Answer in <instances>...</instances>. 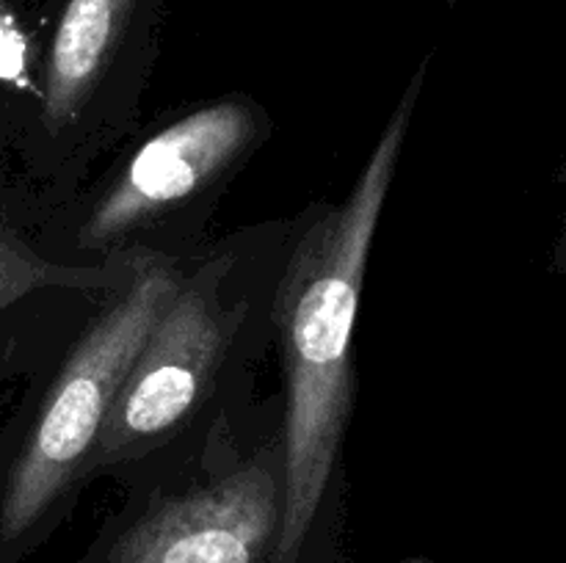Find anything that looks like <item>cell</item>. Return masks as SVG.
<instances>
[{"label":"cell","mask_w":566,"mask_h":563,"mask_svg":"<svg viewBox=\"0 0 566 563\" xmlns=\"http://www.w3.org/2000/svg\"><path fill=\"white\" fill-rule=\"evenodd\" d=\"M420 81L423 70L387 121L348 196L307 232L282 279L276 298L285 368L282 519L271 563H296L340 458L354 397V320Z\"/></svg>","instance_id":"6da1fadb"},{"label":"cell","mask_w":566,"mask_h":563,"mask_svg":"<svg viewBox=\"0 0 566 563\" xmlns=\"http://www.w3.org/2000/svg\"><path fill=\"white\" fill-rule=\"evenodd\" d=\"M182 282L160 263L144 265L125 296L97 318L61 370L39 417L36 434L17 469L11 491V533L33 522L86 464L108 408Z\"/></svg>","instance_id":"7a4b0ae2"},{"label":"cell","mask_w":566,"mask_h":563,"mask_svg":"<svg viewBox=\"0 0 566 563\" xmlns=\"http://www.w3.org/2000/svg\"><path fill=\"white\" fill-rule=\"evenodd\" d=\"M227 348V315L210 282L180 285L108 408L88 469L127 464L164 442L199 403Z\"/></svg>","instance_id":"3957f363"},{"label":"cell","mask_w":566,"mask_h":563,"mask_svg":"<svg viewBox=\"0 0 566 563\" xmlns=\"http://www.w3.org/2000/svg\"><path fill=\"white\" fill-rule=\"evenodd\" d=\"M282 519V458L271 450L155 500L103 563H263Z\"/></svg>","instance_id":"277c9868"},{"label":"cell","mask_w":566,"mask_h":563,"mask_svg":"<svg viewBox=\"0 0 566 563\" xmlns=\"http://www.w3.org/2000/svg\"><path fill=\"white\" fill-rule=\"evenodd\" d=\"M258 136V114L243 99L191 110L155 132L94 208L83 241L108 246L191 199L224 174Z\"/></svg>","instance_id":"5b68a950"},{"label":"cell","mask_w":566,"mask_h":563,"mask_svg":"<svg viewBox=\"0 0 566 563\" xmlns=\"http://www.w3.org/2000/svg\"><path fill=\"white\" fill-rule=\"evenodd\" d=\"M164 0H53L44 110L72 119L125 55L147 47Z\"/></svg>","instance_id":"8992f818"},{"label":"cell","mask_w":566,"mask_h":563,"mask_svg":"<svg viewBox=\"0 0 566 563\" xmlns=\"http://www.w3.org/2000/svg\"><path fill=\"white\" fill-rule=\"evenodd\" d=\"M553 268H556L558 274H566V219H564V226H562V235H558V243H556V257H553Z\"/></svg>","instance_id":"52a82bcc"}]
</instances>
